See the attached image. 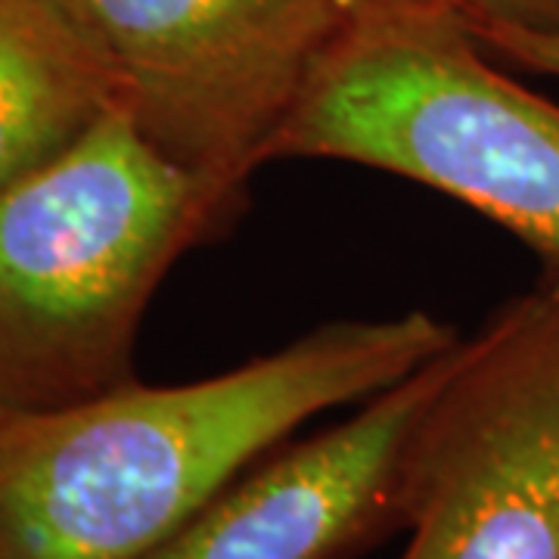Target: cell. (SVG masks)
<instances>
[{
    "mask_svg": "<svg viewBox=\"0 0 559 559\" xmlns=\"http://www.w3.org/2000/svg\"><path fill=\"white\" fill-rule=\"evenodd\" d=\"M457 340L426 311L336 320L218 377L0 419V559H143L308 419Z\"/></svg>",
    "mask_w": 559,
    "mask_h": 559,
    "instance_id": "1",
    "label": "cell"
},
{
    "mask_svg": "<svg viewBox=\"0 0 559 559\" xmlns=\"http://www.w3.org/2000/svg\"><path fill=\"white\" fill-rule=\"evenodd\" d=\"M330 159L439 190L559 271V106L441 0H358L267 162Z\"/></svg>",
    "mask_w": 559,
    "mask_h": 559,
    "instance_id": "3",
    "label": "cell"
},
{
    "mask_svg": "<svg viewBox=\"0 0 559 559\" xmlns=\"http://www.w3.org/2000/svg\"><path fill=\"white\" fill-rule=\"evenodd\" d=\"M240 202L159 153L121 106L3 187L0 419L60 411L134 380L150 299Z\"/></svg>",
    "mask_w": 559,
    "mask_h": 559,
    "instance_id": "2",
    "label": "cell"
},
{
    "mask_svg": "<svg viewBox=\"0 0 559 559\" xmlns=\"http://www.w3.org/2000/svg\"><path fill=\"white\" fill-rule=\"evenodd\" d=\"M355 3L79 0L140 134L240 200Z\"/></svg>",
    "mask_w": 559,
    "mask_h": 559,
    "instance_id": "5",
    "label": "cell"
},
{
    "mask_svg": "<svg viewBox=\"0 0 559 559\" xmlns=\"http://www.w3.org/2000/svg\"><path fill=\"white\" fill-rule=\"evenodd\" d=\"M463 340V336H460ZM460 340L348 419L280 444L143 559H348L404 528V457Z\"/></svg>",
    "mask_w": 559,
    "mask_h": 559,
    "instance_id": "6",
    "label": "cell"
},
{
    "mask_svg": "<svg viewBox=\"0 0 559 559\" xmlns=\"http://www.w3.org/2000/svg\"><path fill=\"white\" fill-rule=\"evenodd\" d=\"M473 32L495 53V60L559 81V32H532L510 25H473Z\"/></svg>",
    "mask_w": 559,
    "mask_h": 559,
    "instance_id": "8",
    "label": "cell"
},
{
    "mask_svg": "<svg viewBox=\"0 0 559 559\" xmlns=\"http://www.w3.org/2000/svg\"><path fill=\"white\" fill-rule=\"evenodd\" d=\"M401 559H559V271L460 340L404 457Z\"/></svg>",
    "mask_w": 559,
    "mask_h": 559,
    "instance_id": "4",
    "label": "cell"
},
{
    "mask_svg": "<svg viewBox=\"0 0 559 559\" xmlns=\"http://www.w3.org/2000/svg\"><path fill=\"white\" fill-rule=\"evenodd\" d=\"M119 106L116 62L79 0H0V190Z\"/></svg>",
    "mask_w": 559,
    "mask_h": 559,
    "instance_id": "7",
    "label": "cell"
},
{
    "mask_svg": "<svg viewBox=\"0 0 559 559\" xmlns=\"http://www.w3.org/2000/svg\"><path fill=\"white\" fill-rule=\"evenodd\" d=\"M473 25L559 32V0H441Z\"/></svg>",
    "mask_w": 559,
    "mask_h": 559,
    "instance_id": "9",
    "label": "cell"
}]
</instances>
